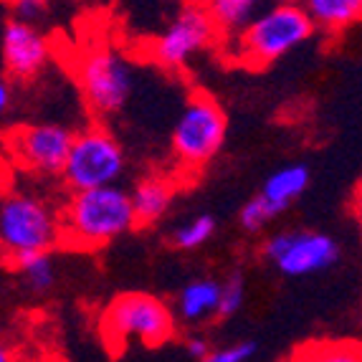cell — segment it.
<instances>
[{
    "mask_svg": "<svg viewBox=\"0 0 362 362\" xmlns=\"http://www.w3.org/2000/svg\"><path fill=\"white\" fill-rule=\"evenodd\" d=\"M64 218V246L94 251L127 230L137 228L132 193L119 185L74 193L61 211Z\"/></svg>",
    "mask_w": 362,
    "mask_h": 362,
    "instance_id": "cell-1",
    "label": "cell"
},
{
    "mask_svg": "<svg viewBox=\"0 0 362 362\" xmlns=\"http://www.w3.org/2000/svg\"><path fill=\"white\" fill-rule=\"evenodd\" d=\"M175 329L173 309L147 291L117 294L99 317V337L112 355H119L129 342L160 347L175 337Z\"/></svg>",
    "mask_w": 362,
    "mask_h": 362,
    "instance_id": "cell-2",
    "label": "cell"
},
{
    "mask_svg": "<svg viewBox=\"0 0 362 362\" xmlns=\"http://www.w3.org/2000/svg\"><path fill=\"white\" fill-rule=\"evenodd\" d=\"M0 243L6 264L23 254L64 246V218L49 200L33 193H6L0 203Z\"/></svg>",
    "mask_w": 362,
    "mask_h": 362,
    "instance_id": "cell-3",
    "label": "cell"
},
{
    "mask_svg": "<svg viewBox=\"0 0 362 362\" xmlns=\"http://www.w3.org/2000/svg\"><path fill=\"white\" fill-rule=\"evenodd\" d=\"M314 28L317 25L312 23L304 6H296V3L274 6L261 13L259 18L235 38L233 56L238 64L248 69H264L307 41Z\"/></svg>",
    "mask_w": 362,
    "mask_h": 362,
    "instance_id": "cell-4",
    "label": "cell"
},
{
    "mask_svg": "<svg viewBox=\"0 0 362 362\" xmlns=\"http://www.w3.org/2000/svg\"><path fill=\"white\" fill-rule=\"evenodd\" d=\"M226 127H228V119H226L223 107L211 94L206 91L190 94L170 137L173 155L180 163V168L195 173L206 163H211L213 155L223 145Z\"/></svg>",
    "mask_w": 362,
    "mask_h": 362,
    "instance_id": "cell-5",
    "label": "cell"
},
{
    "mask_svg": "<svg viewBox=\"0 0 362 362\" xmlns=\"http://www.w3.org/2000/svg\"><path fill=\"white\" fill-rule=\"evenodd\" d=\"M76 81L91 115L104 119L124 109L134 89L129 61L112 46H94L76 64Z\"/></svg>",
    "mask_w": 362,
    "mask_h": 362,
    "instance_id": "cell-6",
    "label": "cell"
},
{
    "mask_svg": "<svg viewBox=\"0 0 362 362\" xmlns=\"http://www.w3.org/2000/svg\"><path fill=\"white\" fill-rule=\"evenodd\" d=\"M124 168H127V157L115 134L104 127H89L76 132L71 155L61 173V182L71 195L99 190V187L117 185Z\"/></svg>",
    "mask_w": 362,
    "mask_h": 362,
    "instance_id": "cell-7",
    "label": "cell"
},
{
    "mask_svg": "<svg viewBox=\"0 0 362 362\" xmlns=\"http://www.w3.org/2000/svg\"><path fill=\"white\" fill-rule=\"evenodd\" d=\"M218 28L208 16L206 3H185L180 6L177 16L168 23V28L152 41L150 59L157 66L182 69L195 54L206 51L218 41Z\"/></svg>",
    "mask_w": 362,
    "mask_h": 362,
    "instance_id": "cell-8",
    "label": "cell"
},
{
    "mask_svg": "<svg viewBox=\"0 0 362 362\" xmlns=\"http://www.w3.org/2000/svg\"><path fill=\"white\" fill-rule=\"evenodd\" d=\"M76 132L61 124H23L8 134L11 160L36 175H61L71 155Z\"/></svg>",
    "mask_w": 362,
    "mask_h": 362,
    "instance_id": "cell-9",
    "label": "cell"
},
{
    "mask_svg": "<svg viewBox=\"0 0 362 362\" xmlns=\"http://www.w3.org/2000/svg\"><path fill=\"white\" fill-rule=\"evenodd\" d=\"M51 59V43L36 25L8 18L3 23V64L6 74L18 81H30Z\"/></svg>",
    "mask_w": 362,
    "mask_h": 362,
    "instance_id": "cell-10",
    "label": "cell"
},
{
    "mask_svg": "<svg viewBox=\"0 0 362 362\" xmlns=\"http://www.w3.org/2000/svg\"><path fill=\"white\" fill-rule=\"evenodd\" d=\"M339 246L332 235L320 233V230L291 228V241L286 254L276 261V269L284 276H309L322 269H329L337 264Z\"/></svg>",
    "mask_w": 362,
    "mask_h": 362,
    "instance_id": "cell-11",
    "label": "cell"
},
{
    "mask_svg": "<svg viewBox=\"0 0 362 362\" xmlns=\"http://www.w3.org/2000/svg\"><path fill=\"white\" fill-rule=\"evenodd\" d=\"M175 198V182L160 175H147L132 187V208L137 228L157 223Z\"/></svg>",
    "mask_w": 362,
    "mask_h": 362,
    "instance_id": "cell-12",
    "label": "cell"
},
{
    "mask_svg": "<svg viewBox=\"0 0 362 362\" xmlns=\"http://www.w3.org/2000/svg\"><path fill=\"white\" fill-rule=\"evenodd\" d=\"M309 168L307 165H286V168H279L276 173L264 180V187H261V198L272 206V211L276 213H284L286 208L294 203L299 195L307 190L309 185Z\"/></svg>",
    "mask_w": 362,
    "mask_h": 362,
    "instance_id": "cell-13",
    "label": "cell"
},
{
    "mask_svg": "<svg viewBox=\"0 0 362 362\" xmlns=\"http://www.w3.org/2000/svg\"><path fill=\"white\" fill-rule=\"evenodd\" d=\"M221 294H223V284H218L211 276L190 281L177 296V317L185 325H198L211 314H218Z\"/></svg>",
    "mask_w": 362,
    "mask_h": 362,
    "instance_id": "cell-14",
    "label": "cell"
},
{
    "mask_svg": "<svg viewBox=\"0 0 362 362\" xmlns=\"http://www.w3.org/2000/svg\"><path fill=\"white\" fill-rule=\"evenodd\" d=\"M206 8L218 33L223 38H233V41L259 18L256 0H211V3H206Z\"/></svg>",
    "mask_w": 362,
    "mask_h": 362,
    "instance_id": "cell-15",
    "label": "cell"
},
{
    "mask_svg": "<svg viewBox=\"0 0 362 362\" xmlns=\"http://www.w3.org/2000/svg\"><path fill=\"white\" fill-rule=\"evenodd\" d=\"M304 8L312 23L317 28H325L327 33H337L362 21V0H309Z\"/></svg>",
    "mask_w": 362,
    "mask_h": 362,
    "instance_id": "cell-16",
    "label": "cell"
},
{
    "mask_svg": "<svg viewBox=\"0 0 362 362\" xmlns=\"http://www.w3.org/2000/svg\"><path fill=\"white\" fill-rule=\"evenodd\" d=\"M289 362H362V344L352 339H312L296 347Z\"/></svg>",
    "mask_w": 362,
    "mask_h": 362,
    "instance_id": "cell-17",
    "label": "cell"
},
{
    "mask_svg": "<svg viewBox=\"0 0 362 362\" xmlns=\"http://www.w3.org/2000/svg\"><path fill=\"white\" fill-rule=\"evenodd\" d=\"M11 266L21 274L30 291L36 294H46L51 286L56 284V266L51 251H38V254H23L18 259H13Z\"/></svg>",
    "mask_w": 362,
    "mask_h": 362,
    "instance_id": "cell-18",
    "label": "cell"
},
{
    "mask_svg": "<svg viewBox=\"0 0 362 362\" xmlns=\"http://www.w3.org/2000/svg\"><path fill=\"white\" fill-rule=\"evenodd\" d=\"M216 233V218L213 216H198L193 218L190 223L180 226V228L173 233V246L175 248H182V251H193V248L203 246V243L211 238V235Z\"/></svg>",
    "mask_w": 362,
    "mask_h": 362,
    "instance_id": "cell-19",
    "label": "cell"
},
{
    "mask_svg": "<svg viewBox=\"0 0 362 362\" xmlns=\"http://www.w3.org/2000/svg\"><path fill=\"white\" fill-rule=\"evenodd\" d=\"M243 299H246V279H243L241 269H235V272H230L228 279L223 281V294H221L218 317H221V320L233 317V314L243 307Z\"/></svg>",
    "mask_w": 362,
    "mask_h": 362,
    "instance_id": "cell-20",
    "label": "cell"
},
{
    "mask_svg": "<svg viewBox=\"0 0 362 362\" xmlns=\"http://www.w3.org/2000/svg\"><path fill=\"white\" fill-rule=\"evenodd\" d=\"M274 218H276V213L272 211V206H269L261 195H256V198H251L246 206L241 208L238 221H241L243 230H248V233H259V230H264L266 226L272 223Z\"/></svg>",
    "mask_w": 362,
    "mask_h": 362,
    "instance_id": "cell-21",
    "label": "cell"
},
{
    "mask_svg": "<svg viewBox=\"0 0 362 362\" xmlns=\"http://www.w3.org/2000/svg\"><path fill=\"white\" fill-rule=\"evenodd\" d=\"M256 342L254 339H243L238 344H230V347H223V350H213V355L208 357L206 362H248L256 355Z\"/></svg>",
    "mask_w": 362,
    "mask_h": 362,
    "instance_id": "cell-22",
    "label": "cell"
},
{
    "mask_svg": "<svg viewBox=\"0 0 362 362\" xmlns=\"http://www.w3.org/2000/svg\"><path fill=\"white\" fill-rule=\"evenodd\" d=\"M11 8H13V13H16L11 18L23 21V23H30V25H36V21H41L43 13H46V6L36 3V0H18V3H13Z\"/></svg>",
    "mask_w": 362,
    "mask_h": 362,
    "instance_id": "cell-23",
    "label": "cell"
},
{
    "mask_svg": "<svg viewBox=\"0 0 362 362\" xmlns=\"http://www.w3.org/2000/svg\"><path fill=\"white\" fill-rule=\"evenodd\" d=\"M185 350H187V355L193 357V360H198V362H206L208 357L213 355L211 342H208L206 337H200V334H193V337L185 339Z\"/></svg>",
    "mask_w": 362,
    "mask_h": 362,
    "instance_id": "cell-24",
    "label": "cell"
},
{
    "mask_svg": "<svg viewBox=\"0 0 362 362\" xmlns=\"http://www.w3.org/2000/svg\"><path fill=\"white\" fill-rule=\"evenodd\" d=\"M8 107H11V81L8 76H3L0 78V109L8 112Z\"/></svg>",
    "mask_w": 362,
    "mask_h": 362,
    "instance_id": "cell-25",
    "label": "cell"
},
{
    "mask_svg": "<svg viewBox=\"0 0 362 362\" xmlns=\"http://www.w3.org/2000/svg\"><path fill=\"white\" fill-rule=\"evenodd\" d=\"M357 221H360V233H362V187L357 190Z\"/></svg>",
    "mask_w": 362,
    "mask_h": 362,
    "instance_id": "cell-26",
    "label": "cell"
},
{
    "mask_svg": "<svg viewBox=\"0 0 362 362\" xmlns=\"http://www.w3.org/2000/svg\"><path fill=\"white\" fill-rule=\"evenodd\" d=\"M0 362H11V355H8V350H6V347H3V350H0Z\"/></svg>",
    "mask_w": 362,
    "mask_h": 362,
    "instance_id": "cell-27",
    "label": "cell"
}]
</instances>
